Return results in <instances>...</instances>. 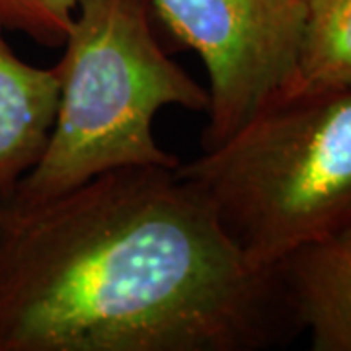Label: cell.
<instances>
[{
	"label": "cell",
	"instance_id": "obj_7",
	"mask_svg": "<svg viewBox=\"0 0 351 351\" xmlns=\"http://www.w3.org/2000/svg\"><path fill=\"white\" fill-rule=\"evenodd\" d=\"M295 75L279 96L351 90V0H304Z\"/></svg>",
	"mask_w": 351,
	"mask_h": 351
},
{
	"label": "cell",
	"instance_id": "obj_1",
	"mask_svg": "<svg viewBox=\"0 0 351 351\" xmlns=\"http://www.w3.org/2000/svg\"><path fill=\"white\" fill-rule=\"evenodd\" d=\"M289 328L276 269L244 258L178 168L4 211L0 351H254Z\"/></svg>",
	"mask_w": 351,
	"mask_h": 351
},
{
	"label": "cell",
	"instance_id": "obj_4",
	"mask_svg": "<svg viewBox=\"0 0 351 351\" xmlns=\"http://www.w3.org/2000/svg\"><path fill=\"white\" fill-rule=\"evenodd\" d=\"M151 6L207 71L209 110L201 151L225 143L295 75L304 0H151Z\"/></svg>",
	"mask_w": 351,
	"mask_h": 351
},
{
	"label": "cell",
	"instance_id": "obj_2",
	"mask_svg": "<svg viewBox=\"0 0 351 351\" xmlns=\"http://www.w3.org/2000/svg\"><path fill=\"white\" fill-rule=\"evenodd\" d=\"M151 0H78L59 66L49 143L6 213H22L119 168L180 160L152 133L168 106L207 113L209 90L174 63L152 24Z\"/></svg>",
	"mask_w": 351,
	"mask_h": 351
},
{
	"label": "cell",
	"instance_id": "obj_3",
	"mask_svg": "<svg viewBox=\"0 0 351 351\" xmlns=\"http://www.w3.org/2000/svg\"><path fill=\"white\" fill-rule=\"evenodd\" d=\"M178 174L252 265L274 269L351 228V90L277 96Z\"/></svg>",
	"mask_w": 351,
	"mask_h": 351
},
{
	"label": "cell",
	"instance_id": "obj_5",
	"mask_svg": "<svg viewBox=\"0 0 351 351\" xmlns=\"http://www.w3.org/2000/svg\"><path fill=\"white\" fill-rule=\"evenodd\" d=\"M274 269L313 350L351 351V228L293 252Z\"/></svg>",
	"mask_w": 351,
	"mask_h": 351
},
{
	"label": "cell",
	"instance_id": "obj_9",
	"mask_svg": "<svg viewBox=\"0 0 351 351\" xmlns=\"http://www.w3.org/2000/svg\"><path fill=\"white\" fill-rule=\"evenodd\" d=\"M2 223H4V211L0 209V230H2Z\"/></svg>",
	"mask_w": 351,
	"mask_h": 351
},
{
	"label": "cell",
	"instance_id": "obj_6",
	"mask_svg": "<svg viewBox=\"0 0 351 351\" xmlns=\"http://www.w3.org/2000/svg\"><path fill=\"white\" fill-rule=\"evenodd\" d=\"M59 92V66L39 69L16 57L0 24V209L47 149Z\"/></svg>",
	"mask_w": 351,
	"mask_h": 351
},
{
	"label": "cell",
	"instance_id": "obj_8",
	"mask_svg": "<svg viewBox=\"0 0 351 351\" xmlns=\"http://www.w3.org/2000/svg\"><path fill=\"white\" fill-rule=\"evenodd\" d=\"M78 0H0V24L45 47H63Z\"/></svg>",
	"mask_w": 351,
	"mask_h": 351
}]
</instances>
